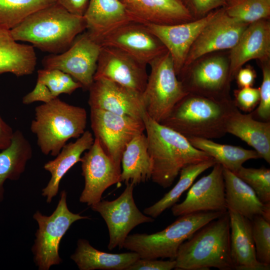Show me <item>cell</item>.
Masks as SVG:
<instances>
[{
	"label": "cell",
	"mask_w": 270,
	"mask_h": 270,
	"mask_svg": "<svg viewBox=\"0 0 270 270\" xmlns=\"http://www.w3.org/2000/svg\"><path fill=\"white\" fill-rule=\"evenodd\" d=\"M83 16L70 13L57 2L29 16L10 30L16 41L29 42L42 51L62 53L85 30Z\"/></svg>",
	"instance_id": "obj_2"
},
{
	"label": "cell",
	"mask_w": 270,
	"mask_h": 270,
	"mask_svg": "<svg viewBox=\"0 0 270 270\" xmlns=\"http://www.w3.org/2000/svg\"><path fill=\"white\" fill-rule=\"evenodd\" d=\"M227 210L251 220L260 215L270 222V202L262 203L254 190L234 173L223 167Z\"/></svg>",
	"instance_id": "obj_24"
},
{
	"label": "cell",
	"mask_w": 270,
	"mask_h": 270,
	"mask_svg": "<svg viewBox=\"0 0 270 270\" xmlns=\"http://www.w3.org/2000/svg\"><path fill=\"white\" fill-rule=\"evenodd\" d=\"M36 63L34 46L18 43L10 30L0 25V74L6 72L16 76L30 74Z\"/></svg>",
	"instance_id": "obj_27"
},
{
	"label": "cell",
	"mask_w": 270,
	"mask_h": 270,
	"mask_svg": "<svg viewBox=\"0 0 270 270\" xmlns=\"http://www.w3.org/2000/svg\"><path fill=\"white\" fill-rule=\"evenodd\" d=\"M56 0H0V25L12 30L33 13Z\"/></svg>",
	"instance_id": "obj_34"
},
{
	"label": "cell",
	"mask_w": 270,
	"mask_h": 270,
	"mask_svg": "<svg viewBox=\"0 0 270 270\" xmlns=\"http://www.w3.org/2000/svg\"><path fill=\"white\" fill-rule=\"evenodd\" d=\"M175 270H202L211 268L234 270L230 252L228 212L209 222L180 246Z\"/></svg>",
	"instance_id": "obj_4"
},
{
	"label": "cell",
	"mask_w": 270,
	"mask_h": 270,
	"mask_svg": "<svg viewBox=\"0 0 270 270\" xmlns=\"http://www.w3.org/2000/svg\"><path fill=\"white\" fill-rule=\"evenodd\" d=\"M102 46L86 32L79 34L70 48L42 61L44 68L56 69L70 75L88 90L94 82Z\"/></svg>",
	"instance_id": "obj_11"
},
{
	"label": "cell",
	"mask_w": 270,
	"mask_h": 270,
	"mask_svg": "<svg viewBox=\"0 0 270 270\" xmlns=\"http://www.w3.org/2000/svg\"><path fill=\"white\" fill-rule=\"evenodd\" d=\"M180 81L188 93L228 98L229 64L224 57H212L197 64Z\"/></svg>",
	"instance_id": "obj_19"
},
{
	"label": "cell",
	"mask_w": 270,
	"mask_h": 270,
	"mask_svg": "<svg viewBox=\"0 0 270 270\" xmlns=\"http://www.w3.org/2000/svg\"><path fill=\"white\" fill-rule=\"evenodd\" d=\"M60 196L56 208L51 215L45 216L37 211L33 216L38 228L32 250L34 262L40 270H48L52 266L62 262L59 248L63 236L75 222L90 219L88 216L74 214L69 210L65 190L60 192Z\"/></svg>",
	"instance_id": "obj_8"
},
{
	"label": "cell",
	"mask_w": 270,
	"mask_h": 270,
	"mask_svg": "<svg viewBox=\"0 0 270 270\" xmlns=\"http://www.w3.org/2000/svg\"><path fill=\"white\" fill-rule=\"evenodd\" d=\"M94 139L92 132L86 130L75 142L64 145L54 160L44 164V168L51 174L47 186L42 190V195L46 198L47 202L50 203L56 196L61 180L75 164L81 161L82 154L91 147Z\"/></svg>",
	"instance_id": "obj_25"
},
{
	"label": "cell",
	"mask_w": 270,
	"mask_h": 270,
	"mask_svg": "<svg viewBox=\"0 0 270 270\" xmlns=\"http://www.w3.org/2000/svg\"><path fill=\"white\" fill-rule=\"evenodd\" d=\"M57 3L71 14L83 16L89 0H56Z\"/></svg>",
	"instance_id": "obj_43"
},
{
	"label": "cell",
	"mask_w": 270,
	"mask_h": 270,
	"mask_svg": "<svg viewBox=\"0 0 270 270\" xmlns=\"http://www.w3.org/2000/svg\"><path fill=\"white\" fill-rule=\"evenodd\" d=\"M237 84L240 88L252 87L256 78L254 70L250 66L241 68L236 76Z\"/></svg>",
	"instance_id": "obj_42"
},
{
	"label": "cell",
	"mask_w": 270,
	"mask_h": 270,
	"mask_svg": "<svg viewBox=\"0 0 270 270\" xmlns=\"http://www.w3.org/2000/svg\"><path fill=\"white\" fill-rule=\"evenodd\" d=\"M144 23L171 25L190 22L192 14L182 0H120Z\"/></svg>",
	"instance_id": "obj_23"
},
{
	"label": "cell",
	"mask_w": 270,
	"mask_h": 270,
	"mask_svg": "<svg viewBox=\"0 0 270 270\" xmlns=\"http://www.w3.org/2000/svg\"><path fill=\"white\" fill-rule=\"evenodd\" d=\"M134 186L128 182L116 199L100 200L90 206L92 210L99 213L106 224L110 237L108 248L110 250L116 247L122 248L126 237L136 226L154 220L143 214L136 206L133 197Z\"/></svg>",
	"instance_id": "obj_10"
},
{
	"label": "cell",
	"mask_w": 270,
	"mask_h": 270,
	"mask_svg": "<svg viewBox=\"0 0 270 270\" xmlns=\"http://www.w3.org/2000/svg\"><path fill=\"white\" fill-rule=\"evenodd\" d=\"M248 25L228 16L224 8L218 10L191 46L181 72L207 54L233 48Z\"/></svg>",
	"instance_id": "obj_13"
},
{
	"label": "cell",
	"mask_w": 270,
	"mask_h": 270,
	"mask_svg": "<svg viewBox=\"0 0 270 270\" xmlns=\"http://www.w3.org/2000/svg\"><path fill=\"white\" fill-rule=\"evenodd\" d=\"M236 108L230 98H216L188 93L160 124L186 138L212 140L226 134L227 120Z\"/></svg>",
	"instance_id": "obj_3"
},
{
	"label": "cell",
	"mask_w": 270,
	"mask_h": 270,
	"mask_svg": "<svg viewBox=\"0 0 270 270\" xmlns=\"http://www.w3.org/2000/svg\"><path fill=\"white\" fill-rule=\"evenodd\" d=\"M146 66L120 50L102 46L94 79L110 80L142 94L148 78Z\"/></svg>",
	"instance_id": "obj_14"
},
{
	"label": "cell",
	"mask_w": 270,
	"mask_h": 270,
	"mask_svg": "<svg viewBox=\"0 0 270 270\" xmlns=\"http://www.w3.org/2000/svg\"><path fill=\"white\" fill-rule=\"evenodd\" d=\"M88 90L90 108L142 120L146 112L142 94L116 82L94 80Z\"/></svg>",
	"instance_id": "obj_17"
},
{
	"label": "cell",
	"mask_w": 270,
	"mask_h": 270,
	"mask_svg": "<svg viewBox=\"0 0 270 270\" xmlns=\"http://www.w3.org/2000/svg\"><path fill=\"white\" fill-rule=\"evenodd\" d=\"M121 164L120 182L136 186L151 179L152 165L145 134L136 136L126 144Z\"/></svg>",
	"instance_id": "obj_29"
},
{
	"label": "cell",
	"mask_w": 270,
	"mask_h": 270,
	"mask_svg": "<svg viewBox=\"0 0 270 270\" xmlns=\"http://www.w3.org/2000/svg\"><path fill=\"white\" fill-rule=\"evenodd\" d=\"M211 172L192 185L184 200L171 207L172 214L180 216L202 212H226L223 166L216 162Z\"/></svg>",
	"instance_id": "obj_15"
},
{
	"label": "cell",
	"mask_w": 270,
	"mask_h": 270,
	"mask_svg": "<svg viewBox=\"0 0 270 270\" xmlns=\"http://www.w3.org/2000/svg\"><path fill=\"white\" fill-rule=\"evenodd\" d=\"M176 266L175 260H168L140 258L126 270H171Z\"/></svg>",
	"instance_id": "obj_41"
},
{
	"label": "cell",
	"mask_w": 270,
	"mask_h": 270,
	"mask_svg": "<svg viewBox=\"0 0 270 270\" xmlns=\"http://www.w3.org/2000/svg\"><path fill=\"white\" fill-rule=\"evenodd\" d=\"M14 132L12 128L0 116V150L10 145Z\"/></svg>",
	"instance_id": "obj_44"
},
{
	"label": "cell",
	"mask_w": 270,
	"mask_h": 270,
	"mask_svg": "<svg viewBox=\"0 0 270 270\" xmlns=\"http://www.w3.org/2000/svg\"><path fill=\"white\" fill-rule=\"evenodd\" d=\"M234 103L236 107L246 112H251L258 104L260 89L252 87L235 90Z\"/></svg>",
	"instance_id": "obj_39"
},
{
	"label": "cell",
	"mask_w": 270,
	"mask_h": 270,
	"mask_svg": "<svg viewBox=\"0 0 270 270\" xmlns=\"http://www.w3.org/2000/svg\"><path fill=\"white\" fill-rule=\"evenodd\" d=\"M192 14L206 16L214 9L228 6L226 0H182Z\"/></svg>",
	"instance_id": "obj_40"
},
{
	"label": "cell",
	"mask_w": 270,
	"mask_h": 270,
	"mask_svg": "<svg viewBox=\"0 0 270 270\" xmlns=\"http://www.w3.org/2000/svg\"><path fill=\"white\" fill-rule=\"evenodd\" d=\"M194 148L204 152L222 166L236 173L246 161L260 158L255 150L240 146L222 144L210 139L190 136L186 138Z\"/></svg>",
	"instance_id": "obj_32"
},
{
	"label": "cell",
	"mask_w": 270,
	"mask_h": 270,
	"mask_svg": "<svg viewBox=\"0 0 270 270\" xmlns=\"http://www.w3.org/2000/svg\"><path fill=\"white\" fill-rule=\"evenodd\" d=\"M87 32L98 42L116 29L132 22H142L120 0H89L83 16Z\"/></svg>",
	"instance_id": "obj_20"
},
{
	"label": "cell",
	"mask_w": 270,
	"mask_h": 270,
	"mask_svg": "<svg viewBox=\"0 0 270 270\" xmlns=\"http://www.w3.org/2000/svg\"><path fill=\"white\" fill-rule=\"evenodd\" d=\"M142 120L152 165L150 180L163 188L172 185L184 166L212 158L192 146L186 137L153 120L146 112Z\"/></svg>",
	"instance_id": "obj_1"
},
{
	"label": "cell",
	"mask_w": 270,
	"mask_h": 270,
	"mask_svg": "<svg viewBox=\"0 0 270 270\" xmlns=\"http://www.w3.org/2000/svg\"><path fill=\"white\" fill-rule=\"evenodd\" d=\"M80 162L84 187L80 202L90 206L101 200L107 188L120 182L122 170L107 154L96 138L82 157Z\"/></svg>",
	"instance_id": "obj_12"
},
{
	"label": "cell",
	"mask_w": 270,
	"mask_h": 270,
	"mask_svg": "<svg viewBox=\"0 0 270 270\" xmlns=\"http://www.w3.org/2000/svg\"><path fill=\"white\" fill-rule=\"evenodd\" d=\"M0 202L4 197L7 180H16L24 172L32 154L30 142L20 130L14 132L10 145L0 150Z\"/></svg>",
	"instance_id": "obj_31"
},
{
	"label": "cell",
	"mask_w": 270,
	"mask_h": 270,
	"mask_svg": "<svg viewBox=\"0 0 270 270\" xmlns=\"http://www.w3.org/2000/svg\"><path fill=\"white\" fill-rule=\"evenodd\" d=\"M71 259L80 270H126L140 258L134 252L112 254L100 251L85 239H79Z\"/></svg>",
	"instance_id": "obj_28"
},
{
	"label": "cell",
	"mask_w": 270,
	"mask_h": 270,
	"mask_svg": "<svg viewBox=\"0 0 270 270\" xmlns=\"http://www.w3.org/2000/svg\"><path fill=\"white\" fill-rule=\"evenodd\" d=\"M216 162L212 158L182 168L179 174V180L176 185L161 199L146 208L144 213L154 218L158 217L164 210L176 204L182 194L190 188L200 174L212 167Z\"/></svg>",
	"instance_id": "obj_33"
},
{
	"label": "cell",
	"mask_w": 270,
	"mask_h": 270,
	"mask_svg": "<svg viewBox=\"0 0 270 270\" xmlns=\"http://www.w3.org/2000/svg\"><path fill=\"white\" fill-rule=\"evenodd\" d=\"M260 89V102L258 108L251 112L255 119L260 121L270 120V68L262 67V81Z\"/></svg>",
	"instance_id": "obj_38"
},
{
	"label": "cell",
	"mask_w": 270,
	"mask_h": 270,
	"mask_svg": "<svg viewBox=\"0 0 270 270\" xmlns=\"http://www.w3.org/2000/svg\"><path fill=\"white\" fill-rule=\"evenodd\" d=\"M270 56V24L266 19L249 24L231 49L229 64L230 81L247 62L267 60Z\"/></svg>",
	"instance_id": "obj_21"
},
{
	"label": "cell",
	"mask_w": 270,
	"mask_h": 270,
	"mask_svg": "<svg viewBox=\"0 0 270 270\" xmlns=\"http://www.w3.org/2000/svg\"><path fill=\"white\" fill-rule=\"evenodd\" d=\"M149 65L150 72L142 96L147 114L160 123L188 92L178 79L172 57L168 50Z\"/></svg>",
	"instance_id": "obj_7"
},
{
	"label": "cell",
	"mask_w": 270,
	"mask_h": 270,
	"mask_svg": "<svg viewBox=\"0 0 270 270\" xmlns=\"http://www.w3.org/2000/svg\"><path fill=\"white\" fill-rule=\"evenodd\" d=\"M81 84L68 74L56 69L40 70L34 89L22 98L25 104L35 102H48L62 94H72Z\"/></svg>",
	"instance_id": "obj_30"
},
{
	"label": "cell",
	"mask_w": 270,
	"mask_h": 270,
	"mask_svg": "<svg viewBox=\"0 0 270 270\" xmlns=\"http://www.w3.org/2000/svg\"><path fill=\"white\" fill-rule=\"evenodd\" d=\"M224 9L230 17L249 24L269 16L270 0H236Z\"/></svg>",
	"instance_id": "obj_35"
},
{
	"label": "cell",
	"mask_w": 270,
	"mask_h": 270,
	"mask_svg": "<svg viewBox=\"0 0 270 270\" xmlns=\"http://www.w3.org/2000/svg\"><path fill=\"white\" fill-rule=\"evenodd\" d=\"M250 220L257 260L270 266V222L260 215L254 216Z\"/></svg>",
	"instance_id": "obj_37"
},
{
	"label": "cell",
	"mask_w": 270,
	"mask_h": 270,
	"mask_svg": "<svg viewBox=\"0 0 270 270\" xmlns=\"http://www.w3.org/2000/svg\"><path fill=\"white\" fill-rule=\"evenodd\" d=\"M98 43L102 46L120 50L146 65L167 51L145 24L142 22L124 25L104 36Z\"/></svg>",
	"instance_id": "obj_16"
},
{
	"label": "cell",
	"mask_w": 270,
	"mask_h": 270,
	"mask_svg": "<svg viewBox=\"0 0 270 270\" xmlns=\"http://www.w3.org/2000/svg\"><path fill=\"white\" fill-rule=\"evenodd\" d=\"M228 3V4L236 0H226Z\"/></svg>",
	"instance_id": "obj_45"
},
{
	"label": "cell",
	"mask_w": 270,
	"mask_h": 270,
	"mask_svg": "<svg viewBox=\"0 0 270 270\" xmlns=\"http://www.w3.org/2000/svg\"><path fill=\"white\" fill-rule=\"evenodd\" d=\"M86 124L84 108L57 98L36 108L30 130L36 135L42 152L56 156L70 139L78 138L84 133Z\"/></svg>",
	"instance_id": "obj_5"
},
{
	"label": "cell",
	"mask_w": 270,
	"mask_h": 270,
	"mask_svg": "<svg viewBox=\"0 0 270 270\" xmlns=\"http://www.w3.org/2000/svg\"><path fill=\"white\" fill-rule=\"evenodd\" d=\"M90 120L94 138L116 164L120 168L126 146L145 130L143 120L90 108Z\"/></svg>",
	"instance_id": "obj_9"
},
{
	"label": "cell",
	"mask_w": 270,
	"mask_h": 270,
	"mask_svg": "<svg viewBox=\"0 0 270 270\" xmlns=\"http://www.w3.org/2000/svg\"><path fill=\"white\" fill-rule=\"evenodd\" d=\"M225 212H202L180 216L164 230L152 234L128 235L122 246L140 258L175 260L180 246L202 227Z\"/></svg>",
	"instance_id": "obj_6"
},
{
	"label": "cell",
	"mask_w": 270,
	"mask_h": 270,
	"mask_svg": "<svg viewBox=\"0 0 270 270\" xmlns=\"http://www.w3.org/2000/svg\"><path fill=\"white\" fill-rule=\"evenodd\" d=\"M234 174L254 190L262 203L270 202V168H246L242 166Z\"/></svg>",
	"instance_id": "obj_36"
},
{
	"label": "cell",
	"mask_w": 270,
	"mask_h": 270,
	"mask_svg": "<svg viewBox=\"0 0 270 270\" xmlns=\"http://www.w3.org/2000/svg\"><path fill=\"white\" fill-rule=\"evenodd\" d=\"M211 12L195 20L175 24L144 23L170 54L177 76L182 70L188 54L196 38L216 13Z\"/></svg>",
	"instance_id": "obj_18"
},
{
	"label": "cell",
	"mask_w": 270,
	"mask_h": 270,
	"mask_svg": "<svg viewBox=\"0 0 270 270\" xmlns=\"http://www.w3.org/2000/svg\"><path fill=\"white\" fill-rule=\"evenodd\" d=\"M226 132L245 142L270 163V122L256 120L251 112L244 114L236 108L227 120Z\"/></svg>",
	"instance_id": "obj_26"
},
{
	"label": "cell",
	"mask_w": 270,
	"mask_h": 270,
	"mask_svg": "<svg viewBox=\"0 0 270 270\" xmlns=\"http://www.w3.org/2000/svg\"><path fill=\"white\" fill-rule=\"evenodd\" d=\"M230 224V252L234 270H269L270 266L256 258L251 220L236 212L228 210Z\"/></svg>",
	"instance_id": "obj_22"
}]
</instances>
